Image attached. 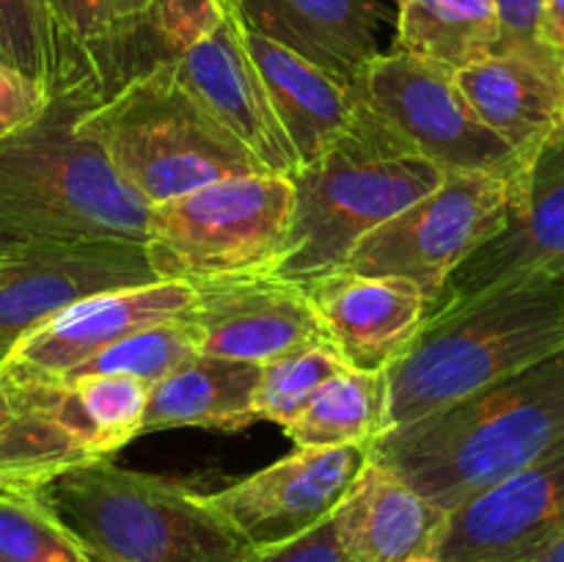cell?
Segmentation results:
<instances>
[{"label": "cell", "mask_w": 564, "mask_h": 562, "mask_svg": "<svg viewBox=\"0 0 564 562\" xmlns=\"http://www.w3.org/2000/svg\"><path fill=\"white\" fill-rule=\"evenodd\" d=\"M564 441V347L438 413L378 435L369 457L452 512Z\"/></svg>", "instance_id": "obj_1"}, {"label": "cell", "mask_w": 564, "mask_h": 562, "mask_svg": "<svg viewBox=\"0 0 564 562\" xmlns=\"http://www.w3.org/2000/svg\"><path fill=\"white\" fill-rule=\"evenodd\" d=\"M562 347L564 275L518 281L430 314L411 347L386 367L389 430L444 411Z\"/></svg>", "instance_id": "obj_2"}, {"label": "cell", "mask_w": 564, "mask_h": 562, "mask_svg": "<svg viewBox=\"0 0 564 562\" xmlns=\"http://www.w3.org/2000/svg\"><path fill=\"white\" fill-rule=\"evenodd\" d=\"M99 97L97 88H66L33 125L0 138V231L143 246L149 204L77 130Z\"/></svg>", "instance_id": "obj_3"}, {"label": "cell", "mask_w": 564, "mask_h": 562, "mask_svg": "<svg viewBox=\"0 0 564 562\" xmlns=\"http://www.w3.org/2000/svg\"><path fill=\"white\" fill-rule=\"evenodd\" d=\"M444 176L356 102L350 127L292 174L295 209L275 275L306 287L336 273L369 231L433 193Z\"/></svg>", "instance_id": "obj_4"}, {"label": "cell", "mask_w": 564, "mask_h": 562, "mask_svg": "<svg viewBox=\"0 0 564 562\" xmlns=\"http://www.w3.org/2000/svg\"><path fill=\"white\" fill-rule=\"evenodd\" d=\"M116 174L149 204L231 176L262 174V163L224 130L176 75L174 58H158L99 97L77 121Z\"/></svg>", "instance_id": "obj_5"}, {"label": "cell", "mask_w": 564, "mask_h": 562, "mask_svg": "<svg viewBox=\"0 0 564 562\" xmlns=\"http://www.w3.org/2000/svg\"><path fill=\"white\" fill-rule=\"evenodd\" d=\"M39 496L91 562H246L251 551L202 494L110 461L66 468Z\"/></svg>", "instance_id": "obj_6"}, {"label": "cell", "mask_w": 564, "mask_h": 562, "mask_svg": "<svg viewBox=\"0 0 564 562\" xmlns=\"http://www.w3.org/2000/svg\"><path fill=\"white\" fill-rule=\"evenodd\" d=\"M292 209V176H231L149 207L143 251L163 281L202 284L275 273L290 240Z\"/></svg>", "instance_id": "obj_7"}, {"label": "cell", "mask_w": 564, "mask_h": 562, "mask_svg": "<svg viewBox=\"0 0 564 562\" xmlns=\"http://www.w3.org/2000/svg\"><path fill=\"white\" fill-rule=\"evenodd\" d=\"M383 130L444 171L488 174L516 185L523 160L471 110L455 72L402 50L378 53L350 86Z\"/></svg>", "instance_id": "obj_8"}, {"label": "cell", "mask_w": 564, "mask_h": 562, "mask_svg": "<svg viewBox=\"0 0 564 562\" xmlns=\"http://www.w3.org/2000/svg\"><path fill=\"white\" fill-rule=\"evenodd\" d=\"M510 202L512 185L507 180L446 171L433 193L369 231L341 270L413 281L433 312L449 275L505 229Z\"/></svg>", "instance_id": "obj_9"}, {"label": "cell", "mask_w": 564, "mask_h": 562, "mask_svg": "<svg viewBox=\"0 0 564 562\" xmlns=\"http://www.w3.org/2000/svg\"><path fill=\"white\" fill-rule=\"evenodd\" d=\"M158 281L143 246L0 231V358L69 303Z\"/></svg>", "instance_id": "obj_10"}, {"label": "cell", "mask_w": 564, "mask_h": 562, "mask_svg": "<svg viewBox=\"0 0 564 562\" xmlns=\"http://www.w3.org/2000/svg\"><path fill=\"white\" fill-rule=\"evenodd\" d=\"M538 275H564V121L512 185L505 229L449 275L430 314Z\"/></svg>", "instance_id": "obj_11"}, {"label": "cell", "mask_w": 564, "mask_h": 562, "mask_svg": "<svg viewBox=\"0 0 564 562\" xmlns=\"http://www.w3.org/2000/svg\"><path fill=\"white\" fill-rule=\"evenodd\" d=\"M367 461L369 444L297 446L273 466L204 499L251 549L284 543L325 521Z\"/></svg>", "instance_id": "obj_12"}, {"label": "cell", "mask_w": 564, "mask_h": 562, "mask_svg": "<svg viewBox=\"0 0 564 562\" xmlns=\"http://www.w3.org/2000/svg\"><path fill=\"white\" fill-rule=\"evenodd\" d=\"M191 287L196 301L182 320L204 356L268 364L284 353L330 342L306 287L290 279L251 273Z\"/></svg>", "instance_id": "obj_13"}, {"label": "cell", "mask_w": 564, "mask_h": 562, "mask_svg": "<svg viewBox=\"0 0 564 562\" xmlns=\"http://www.w3.org/2000/svg\"><path fill=\"white\" fill-rule=\"evenodd\" d=\"M564 532V441L446 512L433 562H527Z\"/></svg>", "instance_id": "obj_14"}, {"label": "cell", "mask_w": 564, "mask_h": 562, "mask_svg": "<svg viewBox=\"0 0 564 562\" xmlns=\"http://www.w3.org/2000/svg\"><path fill=\"white\" fill-rule=\"evenodd\" d=\"M193 301L196 290L191 284L163 279L124 287V290L97 292L69 303L36 325L11 347L3 361L17 372L58 380L124 336L182 317Z\"/></svg>", "instance_id": "obj_15"}, {"label": "cell", "mask_w": 564, "mask_h": 562, "mask_svg": "<svg viewBox=\"0 0 564 562\" xmlns=\"http://www.w3.org/2000/svg\"><path fill=\"white\" fill-rule=\"evenodd\" d=\"M171 58L191 97L229 136H235L264 171L295 174L297 158L270 108L262 77L242 42V22L235 6L215 31Z\"/></svg>", "instance_id": "obj_16"}, {"label": "cell", "mask_w": 564, "mask_h": 562, "mask_svg": "<svg viewBox=\"0 0 564 562\" xmlns=\"http://www.w3.org/2000/svg\"><path fill=\"white\" fill-rule=\"evenodd\" d=\"M328 339L356 369H386L416 339L430 317V301L400 275L336 270L306 284Z\"/></svg>", "instance_id": "obj_17"}, {"label": "cell", "mask_w": 564, "mask_h": 562, "mask_svg": "<svg viewBox=\"0 0 564 562\" xmlns=\"http://www.w3.org/2000/svg\"><path fill=\"white\" fill-rule=\"evenodd\" d=\"M330 518L350 562H433L446 527V510L372 457Z\"/></svg>", "instance_id": "obj_18"}, {"label": "cell", "mask_w": 564, "mask_h": 562, "mask_svg": "<svg viewBox=\"0 0 564 562\" xmlns=\"http://www.w3.org/2000/svg\"><path fill=\"white\" fill-rule=\"evenodd\" d=\"M242 28L292 50L352 86L380 53L378 0H231Z\"/></svg>", "instance_id": "obj_19"}, {"label": "cell", "mask_w": 564, "mask_h": 562, "mask_svg": "<svg viewBox=\"0 0 564 562\" xmlns=\"http://www.w3.org/2000/svg\"><path fill=\"white\" fill-rule=\"evenodd\" d=\"M455 83L474 114L516 149L523 165L564 121V61L494 53L455 72Z\"/></svg>", "instance_id": "obj_20"}, {"label": "cell", "mask_w": 564, "mask_h": 562, "mask_svg": "<svg viewBox=\"0 0 564 562\" xmlns=\"http://www.w3.org/2000/svg\"><path fill=\"white\" fill-rule=\"evenodd\" d=\"M242 42L262 77L270 108L295 152L297 169L317 160L356 116L350 86L248 28H242Z\"/></svg>", "instance_id": "obj_21"}, {"label": "cell", "mask_w": 564, "mask_h": 562, "mask_svg": "<svg viewBox=\"0 0 564 562\" xmlns=\"http://www.w3.org/2000/svg\"><path fill=\"white\" fill-rule=\"evenodd\" d=\"M58 58V91L88 86L110 94L127 53L154 36L152 0H39ZM158 39V36H154ZM55 91V94H58Z\"/></svg>", "instance_id": "obj_22"}, {"label": "cell", "mask_w": 564, "mask_h": 562, "mask_svg": "<svg viewBox=\"0 0 564 562\" xmlns=\"http://www.w3.org/2000/svg\"><path fill=\"white\" fill-rule=\"evenodd\" d=\"M262 364L196 353L149 389L141 433L169 428H209L237 433L257 422Z\"/></svg>", "instance_id": "obj_23"}, {"label": "cell", "mask_w": 564, "mask_h": 562, "mask_svg": "<svg viewBox=\"0 0 564 562\" xmlns=\"http://www.w3.org/2000/svg\"><path fill=\"white\" fill-rule=\"evenodd\" d=\"M397 50L460 72L499 47V22L490 0H402Z\"/></svg>", "instance_id": "obj_24"}, {"label": "cell", "mask_w": 564, "mask_h": 562, "mask_svg": "<svg viewBox=\"0 0 564 562\" xmlns=\"http://www.w3.org/2000/svg\"><path fill=\"white\" fill-rule=\"evenodd\" d=\"M80 463L91 461L28 400L0 358V490H39Z\"/></svg>", "instance_id": "obj_25"}, {"label": "cell", "mask_w": 564, "mask_h": 562, "mask_svg": "<svg viewBox=\"0 0 564 562\" xmlns=\"http://www.w3.org/2000/svg\"><path fill=\"white\" fill-rule=\"evenodd\" d=\"M389 430L386 369L347 367L325 380L301 417L284 428L295 446L372 444Z\"/></svg>", "instance_id": "obj_26"}, {"label": "cell", "mask_w": 564, "mask_h": 562, "mask_svg": "<svg viewBox=\"0 0 564 562\" xmlns=\"http://www.w3.org/2000/svg\"><path fill=\"white\" fill-rule=\"evenodd\" d=\"M0 562H91V556L39 490H0Z\"/></svg>", "instance_id": "obj_27"}, {"label": "cell", "mask_w": 564, "mask_h": 562, "mask_svg": "<svg viewBox=\"0 0 564 562\" xmlns=\"http://www.w3.org/2000/svg\"><path fill=\"white\" fill-rule=\"evenodd\" d=\"M347 367L350 364L330 342L301 347V350L284 353V356L262 364V378H259L257 397H253L257 422L264 419L279 428H290L308 406V400L317 395L319 386Z\"/></svg>", "instance_id": "obj_28"}, {"label": "cell", "mask_w": 564, "mask_h": 562, "mask_svg": "<svg viewBox=\"0 0 564 562\" xmlns=\"http://www.w3.org/2000/svg\"><path fill=\"white\" fill-rule=\"evenodd\" d=\"M196 353L198 347L191 328L185 325V320L176 317L124 336L108 350L97 353L80 367L66 372L64 378H75V375H132L152 389L160 378L174 372L180 364H185Z\"/></svg>", "instance_id": "obj_29"}, {"label": "cell", "mask_w": 564, "mask_h": 562, "mask_svg": "<svg viewBox=\"0 0 564 562\" xmlns=\"http://www.w3.org/2000/svg\"><path fill=\"white\" fill-rule=\"evenodd\" d=\"M0 58L58 91V58L39 0H0Z\"/></svg>", "instance_id": "obj_30"}, {"label": "cell", "mask_w": 564, "mask_h": 562, "mask_svg": "<svg viewBox=\"0 0 564 562\" xmlns=\"http://www.w3.org/2000/svg\"><path fill=\"white\" fill-rule=\"evenodd\" d=\"M152 3L154 36L169 58L215 31L231 9V0H152Z\"/></svg>", "instance_id": "obj_31"}, {"label": "cell", "mask_w": 564, "mask_h": 562, "mask_svg": "<svg viewBox=\"0 0 564 562\" xmlns=\"http://www.w3.org/2000/svg\"><path fill=\"white\" fill-rule=\"evenodd\" d=\"M499 22L496 53L527 55L534 61H564L543 42V0H490Z\"/></svg>", "instance_id": "obj_32"}, {"label": "cell", "mask_w": 564, "mask_h": 562, "mask_svg": "<svg viewBox=\"0 0 564 562\" xmlns=\"http://www.w3.org/2000/svg\"><path fill=\"white\" fill-rule=\"evenodd\" d=\"M53 94L39 80L0 58V138L25 130L44 114Z\"/></svg>", "instance_id": "obj_33"}, {"label": "cell", "mask_w": 564, "mask_h": 562, "mask_svg": "<svg viewBox=\"0 0 564 562\" xmlns=\"http://www.w3.org/2000/svg\"><path fill=\"white\" fill-rule=\"evenodd\" d=\"M246 562H350L339 538H336L334 518H325L317 527L306 529L297 538L284 540V543L259 545L248 551Z\"/></svg>", "instance_id": "obj_34"}, {"label": "cell", "mask_w": 564, "mask_h": 562, "mask_svg": "<svg viewBox=\"0 0 564 562\" xmlns=\"http://www.w3.org/2000/svg\"><path fill=\"white\" fill-rule=\"evenodd\" d=\"M543 42L564 55V0H543Z\"/></svg>", "instance_id": "obj_35"}, {"label": "cell", "mask_w": 564, "mask_h": 562, "mask_svg": "<svg viewBox=\"0 0 564 562\" xmlns=\"http://www.w3.org/2000/svg\"><path fill=\"white\" fill-rule=\"evenodd\" d=\"M527 562H564V532L556 534L549 545H543V549L534 556H529Z\"/></svg>", "instance_id": "obj_36"}, {"label": "cell", "mask_w": 564, "mask_h": 562, "mask_svg": "<svg viewBox=\"0 0 564 562\" xmlns=\"http://www.w3.org/2000/svg\"><path fill=\"white\" fill-rule=\"evenodd\" d=\"M397 3H402V0H397Z\"/></svg>", "instance_id": "obj_37"}]
</instances>
